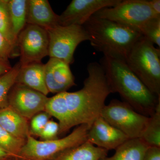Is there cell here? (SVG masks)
<instances>
[{
    "label": "cell",
    "instance_id": "cell-17",
    "mask_svg": "<svg viewBox=\"0 0 160 160\" xmlns=\"http://www.w3.org/2000/svg\"><path fill=\"white\" fill-rule=\"evenodd\" d=\"M108 152L87 141L61 152L52 160H100L107 156Z\"/></svg>",
    "mask_w": 160,
    "mask_h": 160
},
{
    "label": "cell",
    "instance_id": "cell-2",
    "mask_svg": "<svg viewBox=\"0 0 160 160\" xmlns=\"http://www.w3.org/2000/svg\"><path fill=\"white\" fill-rule=\"evenodd\" d=\"M99 63L112 93H118L123 102L140 114L147 117L154 114L160 104V97L145 86L125 61L103 55Z\"/></svg>",
    "mask_w": 160,
    "mask_h": 160
},
{
    "label": "cell",
    "instance_id": "cell-28",
    "mask_svg": "<svg viewBox=\"0 0 160 160\" xmlns=\"http://www.w3.org/2000/svg\"><path fill=\"white\" fill-rule=\"evenodd\" d=\"M142 160H160V147L149 146L145 152Z\"/></svg>",
    "mask_w": 160,
    "mask_h": 160
},
{
    "label": "cell",
    "instance_id": "cell-23",
    "mask_svg": "<svg viewBox=\"0 0 160 160\" xmlns=\"http://www.w3.org/2000/svg\"><path fill=\"white\" fill-rule=\"evenodd\" d=\"M26 142V140L16 137L0 126V147L9 154L18 157Z\"/></svg>",
    "mask_w": 160,
    "mask_h": 160
},
{
    "label": "cell",
    "instance_id": "cell-31",
    "mask_svg": "<svg viewBox=\"0 0 160 160\" xmlns=\"http://www.w3.org/2000/svg\"><path fill=\"white\" fill-rule=\"evenodd\" d=\"M13 157H16L9 154L0 147V160H9Z\"/></svg>",
    "mask_w": 160,
    "mask_h": 160
},
{
    "label": "cell",
    "instance_id": "cell-26",
    "mask_svg": "<svg viewBox=\"0 0 160 160\" xmlns=\"http://www.w3.org/2000/svg\"><path fill=\"white\" fill-rule=\"evenodd\" d=\"M59 132L58 123L49 120L39 136L41 141H50L56 139Z\"/></svg>",
    "mask_w": 160,
    "mask_h": 160
},
{
    "label": "cell",
    "instance_id": "cell-27",
    "mask_svg": "<svg viewBox=\"0 0 160 160\" xmlns=\"http://www.w3.org/2000/svg\"><path fill=\"white\" fill-rule=\"evenodd\" d=\"M14 49L8 40L0 32V58L9 60L14 55Z\"/></svg>",
    "mask_w": 160,
    "mask_h": 160
},
{
    "label": "cell",
    "instance_id": "cell-16",
    "mask_svg": "<svg viewBox=\"0 0 160 160\" xmlns=\"http://www.w3.org/2000/svg\"><path fill=\"white\" fill-rule=\"evenodd\" d=\"M0 126L21 139L26 140L30 135L28 120L9 106L0 109Z\"/></svg>",
    "mask_w": 160,
    "mask_h": 160
},
{
    "label": "cell",
    "instance_id": "cell-11",
    "mask_svg": "<svg viewBox=\"0 0 160 160\" xmlns=\"http://www.w3.org/2000/svg\"><path fill=\"white\" fill-rule=\"evenodd\" d=\"M122 0H72L59 15V25L83 26L97 12L115 6Z\"/></svg>",
    "mask_w": 160,
    "mask_h": 160
},
{
    "label": "cell",
    "instance_id": "cell-3",
    "mask_svg": "<svg viewBox=\"0 0 160 160\" xmlns=\"http://www.w3.org/2000/svg\"><path fill=\"white\" fill-rule=\"evenodd\" d=\"M83 26L96 50L103 55L124 61L143 36L136 29L93 15Z\"/></svg>",
    "mask_w": 160,
    "mask_h": 160
},
{
    "label": "cell",
    "instance_id": "cell-9",
    "mask_svg": "<svg viewBox=\"0 0 160 160\" xmlns=\"http://www.w3.org/2000/svg\"><path fill=\"white\" fill-rule=\"evenodd\" d=\"M21 66L30 63L41 62L49 56V38L46 29L27 24L20 32L17 39Z\"/></svg>",
    "mask_w": 160,
    "mask_h": 160
},
{
    "label": "cell",
    "instance_id": "cell-7",
    "mask_svg": "<svg viewBox=\"0 0 160 160\" xmlns=\"http://www.w3.org/2000/svg\"><path fill=\"white\" fill-rule=\"evenodd\" d=\"M93 16L115 22L140 32L149 20L160 16L153 13L148 0H122L116 6L101 9Z\"/></svg>",
    "mask_w": 160,
    "mask_h": 160
},
{
    "label": "cell",
    "instance_id": "cell-20",
    "mask_svg": "<svg viewBox=\"0 0 160 160\" xmlns=\"http://www.w3.org/2000/svg\"><path fill=\"white\" fill-rule=\"evenodd\" d=\"M141 138L149 146L160 147V104L154 114L149 118Z\"/></svg>",
    "mask_w": 160,
    "mask_h": 160
},
{
    "label": "cell",
    "instance_id": "cell-25",
    "mask_svg": "<svg viewBox=\"0 0 160 160\" xmlns=\"http://www.w3.org/2000/svg\"><path fill=\"white\" fill-rule=\"evenodd\" d=\"M51 116L46 111L41 112L31 119L29 125V134L32 136L39 137Z\"/></svg>",
    "mask_w": 160,
    "mask_h": 160
},
{
    "label": "cell",
    "instance_id": "cell-30",
    "mask_svg": "<svg viewBox=\"0 0 160 160\" xmlns=\"http://www.w3.org/2000/svg\"><path fill=\"white\" fill-rule=\"evenodd\" d=\"M148 3L153 13L160 16V0H150L148 1Z\"/></svg>",
    "mask_w": 160,
    "mask_h": 160
},
{
    "label": "cell",
    "instance_id": "cell-14",
    "mask_svg": "<svg viewBox=\"0 0 160 160\" xmlns=\"http://www.w3.org/2000/svg\"><path fill=\"white\" fill-rule=\"evenodd\" d=\"M27 24L47 31L59 25V15L55 13L47 0H28Z\"/></svg>",
    "mask_w": 160,
    "mask_h": 160
},
{
    "label": "cell",
    "instance_id": "cell-24",
    "mask_svg": "<svg viewBox=\"0 0 160 160\" xmlns=\"http://www.w3.org/2000/svg\"><path fill=\"white\" fill-rule=\"evenodd\" d=\"M140 32L143 36L160 49V16L149 20Z\"/></svg>",
    "mask_w": 160,
    "mask_h": 160
},
{
    "label": "cell",
    "instance_id": "cell-4",
    "mask_svg": "<svg viewBox=\"0 0 160 160\" xmlns=\"http://www.w3.org/2000/svg\"><path fill=\"white\" fill-rule=\"evenodd\" d=\"M126 64L145 86L160 97V49L142 37L127 56Z\"/></svg>",
    "mask_w": 160,
    "mask_h": 160
},
{
    "label": "cell",
    "instance_id": "cell-22",
    "mask_svg": "<svg viewBox=\"0 0 160 160\" xmlns=\"http://www.w3.org/2000/svg\"><path fill=\"white\" fill-rule=\"evenodd\" d=\"M8 2L9 0H0V32L15 49L17 46V40L12 30Z\"/></svg>",
    "mask_w": 160,
    "mask_h": 160
},
{
    "label": "cell",
    "instance_id": "cell-18",
    "mask_svg": "<svg viewBox=\"0 0 160 160\" xmlns=\"http://www.w3.org/2000/svg\"><path fill=\"white\" fill-rule=\"evenodd\" d=\"M149 147L141 138L128 139L115 149L113 155L100 160H142Z\"/></svg>",
    "mask_w": 160,
    "mask_h": 160
},
{
    "label": "cell",
    "instance_id": "cell-8",
    "mask_svg": "<svg viewBox=\"0 0 160 160\" xmlns=\"http://www.w3.org/2000/svg\"><path fill=\"white\" fill-rule=\"evenodd\" d=\"M49 38V56L72 64L74 52L82 42L89 41L83 26H57L47 30Z\"/></svg>",
    "mask_w": 160,
    "mask_h": 160
},
{
    "label": "cell",
    "instance_id": "cell-29",
    "mask_svg": "<svg viewBox=\"0 0 160 160\" xmlns=\"http://www.w3.org/2000/svg\"><path fill=\"white\" fill-rule=\"evenodd\" d=\"M12 68L9 60L0 58V77L9 71Z\"/></svg>",
    "mask_w": 160,
    "mask_h": 160
},
{
    "label": "cell",
    "instance_id": "cell-15",
    "mask_svg": "<svg viewBox=\"0 0 160 160\" xmlns=\"http://www.w3.org/2000/svg\"><path fill=\"white\" fill-rule=\"evenodd\" d=\"M15 83L24 85L46 96L49 93L45 82V64L42 62L21 66Z\"/></svg>",
    "mask_w": 160,
    "mask_h": 160
},
{
    "label": "cell",
    "instance_id": "cell-21",
    "mask_svg": "<svg viewBox=\"0 0 160 160\" xmlns=\"http://www.w3.org/2000/svg\"><path fill=\"white\" fill-rule=\"evenodd\" d=\"M21 64L17 63L5 74L0 77V109L9 106L8 95L10 89L16 83Z\"/></svg>",
    "mask_w": 160,
    "mask_h": 160
},
{
    "label": "cell",
    "instance_id": "cell-32",
    "mask_svg": "<svg viewBox=\"0 0 160 160\" xmlns=\"http://www.w3.org/2000/svg\"><path fill=\"white\" fill-rule=\"evenodd\" d=\"M9 160H25L19 157H13Z\"/></svg>",
    "mask_w": 160,
    "mask_h": 160
},
{
    "label": "cell",
    "instance_id": "cell-5",
    "mask_svg": "<svg viewBox=\"0 0 160 160\" xmlns=\"http://www.w3.org/2000/svg\"><path fill=\"white\" fill-rule=\"evenodd\" d=\"M90 127L87 124L80 125L65 137L50 141H38L29 135L18 157L25 160L53 159L65 150L86 142Z\"/></svg>",
    "mask_w": 160,
    "mask_h": 160
},
{
    "label": "cell",
    "instance_id": "cell-1",
    "mask_svg": "<svg viewBox=\"0 0 160 160\" xmlns=\"http://www.w3.org/2000/svg\"><path fill=\"white\" fill-rule=\"evenodd\" d=\"M87 69L88 76L82 89L74 92H64L48 98L45 111L58 121L59 135L75 126H91L100 116L106 99L112 93L99 63H89Z\"/></svg>",
    "mask_w": 160,
    "mask_h": 160
},
{
    "label": "cell",
    "instance_id": "cell-12",
    "mask_svg": "<svg viewBox=\"0 0 160 160\" xmlns=\"http://www.w3.org/2000/svg\"><path fill=\"white\" fill-rule=\"evenodd\" d=\"M128 139L126 135L111 126L101 116L92 124L87 135V141L108 151L116 149Z\"/></svg>",
    "mask_w": 160,
    "mask_h": 160
},
{
    "label": "cell",
    "instance_id": "cell-6",
    "mask_svg": "<svg viewBox=\"0 0 160 160\" xmlns=\"http://www.w3.org/2000/svg\"><path fill=\"white\" fill-rule=\"evenodd\" d=\"M100 116L129 139L142 137L149 118L138 113L125 102L116 99L104 106Z\"/></svg>",
    "mask_w": 160,
    "mask_h": 160
},
{
    "label": "cell",
    "instance_id": "cell-19",
    "mask_svg": "<svg viewBox=\"0 0 160 160\" xmlns=\"http://www.w3.org/2000/svg\"><path fill=\"white\" fill-rule=\"evenodd\" d=\"M8 5L13 34L17 40L27 24L28 0H9Z\"/></svg>",
    "mask_w": 160,
    "mask_h": 160
},
{
    "label": "cell",
    "instance_id": "cell-13",
    "mask_svg": "<svg viewBox=\"0 0 160 160\" xmlns=\"http://www.w3.org/2000/svg\"><path fill=\"white\" fill-rule=\"evenodd\" d=\"M69 65L56 58H50L45 64V82L49 92L58 94L75 86Z\"/></svg>",
    "mask_w": 160,
    "mask_h": 160
},
{
    "label": "cell",
    "instance_id": "cell-10",
    "mask_svg": "<svg viewBox=\"0 0 160 160\" xmlns=\"http://www.w3.org/2000/svg\"><path fill=\"white\" fill-rule=\"evenodd\" d=\"M48 98L39 92L15 83L8 95L9 106L27 120L45 111Z\"/></svg>",
    "mask_w": 160,
    "mask_h": 160
}]
</instances>
